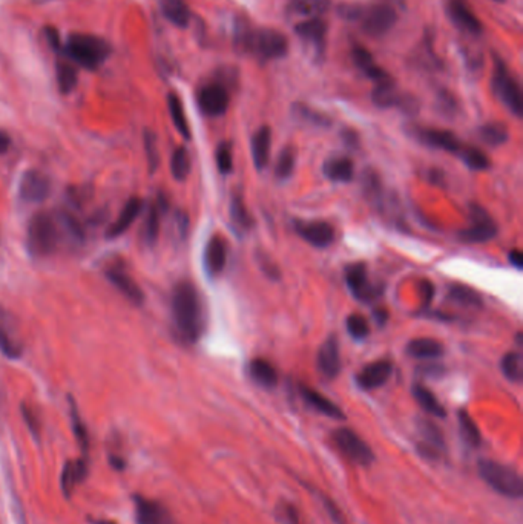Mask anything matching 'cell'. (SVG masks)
<instances>
[{
    "mask_svg": "<svg viewBox=\"0 0 523 524\" xmlns=\"http://www.w3.org/2000/svg\"><path fill=\"white\" fill-rule=\"evenodd\" d=\"M235 47L242 54L260 60L281 58L289 51L287 37L272 28H252L246 22H238L235 29Z\"/></svg>",
    "mask_w": 523,
    "mask_h": 524,
    "instance_id": "2",
    "label": "cell"
},
{
    "mask_svg": "<svg viewBox=\"0 0 523 524\" xmlns=\"http://www.w3.org/2000/svg\"><path fill=\"white\" fill-rule=\"evenodd\" d=\"M324 175L333 183H350L354 175L353 161L348 157H331L324 163Z\"/></svg>",
    "mask_w": 523,
    "mask_h": 524,
    "instance_id": "30",
    "label": "cell"
},
{
    "mask_svg": "<svg viewBox=\"0 0 523 524\" xmlns=\"http://www.w3.org/2000/svg\"><path fill=\"white\" fill-rule=\"evenodd\" d=\"M106 278L109 279V283L117 288V290L131 301L135 305H141L145 302V293L140 288V285L135 283L132 276L129 273L120 267H111L106 270Z\"/></svg>",
    "mask_w": 523,
    "mask_h": 524,
    "instance_id": "23",
    "label": "cell"
},
{
    "mask_svg": "<svg viewBox=\"0 0 523 524\" xmlns=\"http://www.w3.org/2000/svg\"><path fill=\"white\" fill-rule=\"evenodd\" d=\"M58 219L47 212H40L31 218L26 232L28 252L36 257L51 255L58 246Z\"/></svg>",
    "mask_w": 523,
    "mask_h": 524,
    "instance_id": "4",
    "label": "cell"
},
{
    "mask_svg": "<svg viewBox=\"0 0 523 524\" xmlns=\"http://www.w3.org/2000/svg\"><path fill=\"white\" fill-rule=\"evenodd\" d=\"M231 221L238 233H246L252 229L253 219L249 215L244 200L238 193H235L231 201Z\"/></svg>",
    "mask_w": 523,
    "mask_h": 524,
    "instance_id": "36",
    "label": "cell"
},
{
    "mask_svg": "<svg viewBox=\"0 0 523 524\" xmlns=\"http://www.w3.org/2000/svg\"><path fill=\"white\" fill-rule=\"evenodd\" d=\"M258 261H260L261 269H263L264 273H266L267 276H272V278H275V279L279 278V271H278V269L275 267L274 264H272V261H269V257H267L266 255H263V257L258 256Z\"/></svg>",
    "mask_w": 523,
    "mask_h": 524,
    "instance_id": "54",
    "label": "cell"
},
{
    "mask_svg": "<svg viewBox=\"0 0 523 524\" xmlns=\"http://www.w3.org/2000/svg\"><path fill=\"white\" fill-rule=\"evenodd\" d=\"M412 392H413V397L416 399V402H418L419 406L426 413L435 415V417H439V419H444V417L446 415L445 408L442 406L441 402L437 400L435 394L427 388V386H423L422 383H414L413 388H412Z\"/></svg>",
    "mask_w": 523,
    "mask_h": 524,
    "instance_id": "35",
    "label": "cell"
},
{
    "mask_svg": "<svg viewBox=\"0 0 523 524\" xmlns=\"http://www.w3.org/2000/svg\"><path fill=\"white\" fill-rule=\"evenodd\" d=\"M479 475L491 489L508 498H520L523 495V482L520 474L511 466L494 460H479Z\"/></svg>",
    "mask_w": 523,
    "mask_h": 524,
    "instance_id": "5",
    "label": "cell"
},
{
    "mask_svg": "<svg viewBox=\"0 0 523 524\" xmlns=\"http://www.w3.org/2000/svg\"><path fill=\"white\" fill-rule=\"evenodd\" d=\"M293 229L301 239H304L307 244L315 248H327L336 239L335 227L327 221H304V219H297L293 223Z\"/></svg>",
    "mask_w": 523,
    "mask_h": 524,
    "instance_id": "12",
    "label": "cell"
},
{
    "mask_svg": "<svg viewBox=\"0 0 523 524\" xmlns=\"http://www.w3.org/2000/svg\"><path fill=\"white\" fill-rule=\"evenodd\" d=\"M458 420H459L460 436L462 438H464V442L471 447L481 446L482 436H481L479 427H477L474 419L468 414V411H465V409H460V411L458 413Z\"/></svg>",
    "mask_w": 523,
    "mask_h": 524,
    "instance_id": "37",
    "label": "cell"
},
{
    "mask_svg": "<svg viewBox=\"0 0 523 524\" xmlns=\"http://www.w3.org/2000/svg\"><path fill=\"white\" fill-rule=\"evenodd\" d=\"M252 159L258 170H264L270 161L272 150V131L269 126H261L252 136Z\"/></svg>",
    "mask_w": 523,
    "mask_h": 524,
    "instance_id": "28",
    "label": "cell"
},
{
    "mask_svg": "<svg viewBox=\"0 0 523 524\" xmlns=\"http://www.w3.org/2000/svg\"><path fill=\"white\" fill-rule=\"evenodd\" d=\"M71 422H72V431L74 436L77 438V442L81 447L83 454H88L89 450V437H88V431L85 428V423L81 422L80 414L77 411V406L74 405V402L71 404Z\"/></svg>",
    "mask_w": 523,
    "mask_h": 524,
    "instance_id": "49",
    "label": "cell"
},
{
    "mask_svg": "<svg viewBox=\"0 0 523 524\" xmlns=\"http://www.w3.org/2000/svg\"><path fill=\"white\" fill-rule=\"evenodd\" d=\"M358 20L361 26L371 37H382L396 25L398 14L389 3L362 5Z\"/></svg>",
    "mask_w": 523,
    "mask_h": 524,
    "instance_id": "8",
    "label": "cell"
},
{
    "mask_svg": "<svg viewBox=\"0 0 523 524\" xmlns=\"http://www.w3.org/2000/svg\"><path fill=\"white\" fill-rule=\"evenodd\" d=\"M196 102L204 116L221 117L229 108V90L221 81H212L200 88L196 94Z\"/></svg>",
    "mask_w": 523,
    "mask_h": 524,
    "instance_id": "10",
    "label": "cell"
},
{
    "mask_svg": "<svg viewBox=\"0 0 523 524\" xmlns=\"http://www.w3.org/2000/svg\"><path fill=\"white\" fill-rule=\"evenodd\" d=\"M352 57H353L354 65L358 66L359 70L364 74H366L368 79L375 80L376 83L390 79V75L387 74V71H384L382 68L376 63V60L373 58V56H371L370 52L364 47L356 45V47L352 49Z\"/></svg>",
    "mask_w": 523,
    "mask_h": 524,
    "instance_id": "32",
    "label": "cell"
},
{
    "mask_svg": "<svg viewBox=\"0 0 523 524\" xmlns=\"http://www.w3.org/2000/svg\"><path fill=\"white\" fill-rule=\"evenodd\" d=\"M494 2H505V0H494Z\"/></svg>",
    "mask_w": 523,
    "mask_h": 524,
    "instance_id": "64",
    "label": "cell"
},
{
    "mask_svg": "<svg viewBox=\"0 0 523 524\" xmlns=\"http://www.w3.org/2000/svg\"><path fill=\"white\" fill-rule=\"evenodd\" d=\"M172 317L177 333L186 344H195L204 330L200 293L189 280H181L172 292Z\"/></svg>",
    "mask_w": 523,
    "mask_h": 524,
    "instance_id": "1",
    "label": "cell"
},
{
    "mask_svg": "<svg viewBox=\"0 0 523 524\" xmlns=\"http://www.w3.org/2000/svg\"><path fill=\"white\" fill-rule=\"evenodd\" d=\"M63 51L72 63L86 70H97L109 57L111 47L97 35L72 34L66 40Z\"/></svg>",
    "mask_w": 523,
    "mask_h": 524,
    "instance_id": "3",
    "label": "cell"
},
{
    "mask_svg": "<svg viewBox=\"0 0 523 524\" xmlns=\"http://www.w3.org/2000/svg\"><path fill=\"white\" fill-rule=\"evenodd\" d=\"M51 192V181L39 170H28L19 184L20 198L26 203H42Z\"/></svg>",
    "mask_w": 523,
    "mask_h": 524,
    "instance_id": "18",
    "label": "cell"
},
{
    "mask_svg": "<svg viewBox=\"0 0 523 524\" xmlns=\"http://www.w3.org/2000/svg\"><path fill=\"white\" fill-rule=\"evenodd\" d=\"M0 351L10 359H19L24 353V345L17 338L16 328L2 308H0Z\"/></svg>",
    "mask_w": 523,
    "mask_h": 524,
    "instance_id": "25",
    "label": "cell"
},
{
    "mask_svg": "<svg viewBox=\"0 0 523 524\" xmlns=\"http://www.w3.org/2000/svg\"><path fill=\"white\" fill-rule=\"evenodd\" d=\"M249 374L252 377V381L263 386V388H274L278 383V371L266 359L256 358L250 360Z\"/></svg>",
    "mask_w": 523,
    "mask_h": 524,
    "instance_id": "33",
    "label": "cell"
},
{
    "mask_svg": "<svg viewBox=\"0 0 523 524\" xmlns=\"http://www.w3.org/2000/svg\"><path fill=\"white\" fill-rule=\"evenodd\" d=\"M94 524H114L112 521H103V520H100V521H94Z\"/></svg>",
    "mask_w": 523,
    "mask_h": 524,
    "instance_id": "63",
    "label": "cell"
},
{
    "mask_svg": "<svg viewBox=\"0 0 523 524\" xmlns=\"http://www.w3.org/2000/svg\"><path fill=\"white\" fill-rule=\"evenodd\" d=\"M479 136L483 143L488 144V146L497 148L508 141V138H510V132H508V127L504 123L491 121V123L483 125L479 129Z\"/></svg>",
    "mask_w": 523,
    "mask_h": 524,
    "instance_id": "38",
    "label": "cell"
},
{
    "mask_svg": "<svg viewBox=\"0 0 523 524\" xmlns=\"http://www.w3.org/2000/svg\"><path fill=\"white\" fill-rule=\"evenodd\" d=\"M77 80L79 75L77 71L72 63L65 62V60H60L57 63V83L60 88V93L63 94H70L74 90V88L77 86Z\"/></svg>",
    "mask_w": 523,
    "mask_h": 524,
    "instance_id": "44",
    "label": "cell"
},
{
    "mask_svg": "<svg viewBox=\"0 0 523 524\" xmlns=\"http://www.w3.org/2000/svg\"><path fill=\"white\" fill-rule=\"evenodd\" d=\"M492 90L500 98L508 111L513 112L515 117H522L523 113V98L517 80L508 70V66L500 58L494 60V71H492Z\"/></svg>",
    "mask_w": 523,
    "mask_h": 524,
    "instance_id": "6",
    "label": "cell"
},
{
    "mask_svg": "<svg viewBox=\"0 0 523 524\" xmlns=\"http://www.w3.org/2000/svg\"><path fill=\"white\" fill-rule=\"evenodd\" d=\"M445 353L444 345L441 342L431 338H418L413 339L407 344V354L414 359L430 360L442 358Z\"/></svg>",
    "mask_w": 523,
    "mask_h": 524,
    "instance_id": "29",
    "label": "cell"
},
{
    "mask_svg": "<svg viewBox=\"0 0 523 524\" xmlns=\"http://www.w3.org/2000/svg\"><path fill=\"white\" fill-rule=\"evenodd\" d=\"M160 8L163 16L173 26L186 28L191 22V10H189L186 0H160Z\"/></svg>",
    "mask_w": 523,
    "mask_h": 524,
    "instance_id": "34",
    "label": "cell"
},
{
    "mask_svg": "<svg viewBox=\"0 0 523 524\" xmlns=\"http://www.w3.org/2000/svg\"><path fill=\"white\" fill-rule=\"evenodd\" d=\"M331 0H289L286 5V13L290 17L302 20L322 17L330 10Z\"/></svg>",
    "mask_w": 523,
    "mask_h": 524,
    "instance_id": "26",
    "label": "cell"
},
{
    "mask_svg": "<svg viewBox=\"0 0 523 524\" xmlns=\"http://www.w3.org/2000/svg\"><path fill=\"white\" fill-rule=\"evenodd\" d=\"M390 2L395 5H404V0H390Z\"/></svg>",
    "mask_w": 523,
    "mask_h": 524,
    "instance_id": "62",
    "label": "cell"
},
{
    "mask_svg": "<svg viewBox=\"0 0 523 524\" xmlns=\"http://www.w3.org/2000/svg\"><path fill=\"white\" fill-rule=\"evenodd\" d=\"M469 221L471 223L467 229L459 232L460 241L481 244V242H488L497 237L499 230L494 219L479 204H471V207H469Z\"/></svg>",
    "mask_w": 523,
    "mask_h": 524,
    "instance_id": "9",
    "label": "cell"
},
{
    "mask_svg": "<svg viewBox=\"0 0 523 524\" xmlns=\"http://www.w3.org/2000/svg\"><path fill=\"white\" fill-rule=\"evenodd\" d=\"M508 260H510V264L513 265V267H515L517 270L523 269V253L520 252V250H511L510 255H508Z\"/></svg>",
    "mask_w": 523,
    "mask_h": 524,
    "instance_id": "55",
    "label": "cell"
},
{
    "mask_svg": "<svg viewBox=\"0 0 523 524\" xmlns=\"http://www.w3.org/2000/svg\"><path fill=\"white\" fill-rule=\"evenodd\" d=\"M279 514H283L284 524H299L297 509H295L292 505H286L281 511H279Z\"/></svg>",
    "mask_w": 523,
    "mask_h": 524,
    "instance_id": "53",
    "label": "cell"
},
{
    "mask_svg": "<svg viewBox=\"0 0 523 524\" xmlns=\"http://www.w3.org/2000/svg\"><path fill=\"white\" fill-rule=\"evenodd\" d=\"M347 331L350 336L356 340H364L368 338L370 334V325L367 319L361 315H350L347 317Z\"/></svg>",
    "mask_w": 523,
    "mask_h": 524,
    "instance_id": "48",
    "label": "cell"
},
{
    "mask_svg": "<svg viewBox=\"0 0 523 524\" xmlns=\"http://www.w3.org/2000/svg\"><path fill=\"white\" fill-rule=\"evenodd\" d=\"M345 283L350 293L362 302L373 301L384 292V287H379L368 279L367 267L364 262L348 265L345 269Z\"/></svg>",
    "mask_w": 523,
    "mask_h": 524,
    "instance_id": "11",
    "label": "cell"
},
{
    "mask_svg": "<svg viewBox=\"0 0 523 524\" xmlns=\"http://www.w3.org/2000/svg\"><path fill=\"white\" fill-rule=\"evenodd\" d=\"M422 290H423V302H426V305H428V303L431 302V298H433V294H435V287L430 283V280H423Z\"/></svg>",
    "mask_w": 523,
    "mask_h": 524,
    "instance_id": "56",
    "label": "cell"
},
{
    "mask_svg": "<svg viewBox=\"0 0 523 524\" xmlns=\"http://www.w3.org/2000/svg\"><path fill=\"white\" fill-rule=\"evenodd\" d=\"M109 463H111V466H112L114 469H117V470L125 469V460H121V459H118V457H114V455L109 459Z\"/></svg>",
    "mask_w": 523,
    "mask_h": 524,
    "instance_id": "61",
    "label": "cell"
},
{
    "mask_svg": "<svg viewBox=\"0 0 523 524\" xmlns=\"http://www.w3.org/2000/svg\"><path fill=\"white\" fill-rule=\"evenodd\" d=\"M299 394L302 400H304L310 408H313L315 411H318L320 414H324L330 417V419H336V420L345 419V414L343 413V409H341L335 402H331L330 399L322 396L320 391L310 388V386L307 385H299Z\"/></svg>",
    "mask_w": 523,
    "mask_h": 524,
    "instance_id": "24",
    "label": "cell"
},
{
    "mask_svg": "<svg viewBox=\"0 0 523 524\" xmlns=\"http://www.w3.org/2000/svg\"><path fill=\"white\" fill-rule=\"evenodd\" d=\"M331 442L344 457L358 466L367 468L375 461L371 447L350 428H338L331 432Z\"/></svg>",
    "mask_w": 523,
    "mask_h": 524,
    "instance_id": "7",
    "label": "cell"
},
{
    "mask_svg": "<svg viewBox=\"0 0 523 524\" xmlns=\"http://www.w3.org/2000/svg\"><path fill=\"white\" fill-rule=\"evenodd\" d=\"M160 214L162 209L157 206V204H153L149 207V214L146 219V239L149 242H155L158 238V233H160Z\"/></svg>",
    "mask_w": 523,
    "mask_h": 524,
    "instance_id": "50",
    "label": "cell"
},
{
    "mask_svg": "<svg viewBox=\"0 0 523 524\" xmlns=\"http://www.w3.org/2000/svg\"><path fill=\"white\" fill-rule=\"evenodd\" d=\"M371 100H373V103L381 109H389L393 108V106H399V108L410 112L418 111V103H416L414 98L410 95L403 97V94L396 89L391 79L376 83L373 93H371Z\"/></svg>",
    "mask_w": 523,
    "mask_h": 524,
    "instance_id": "13",
    "label": "cell"
},
{
    "mask_svg": "<svg viewBox=\"0 0 523 524\" xmlns=\"http://www.w3.org/2000/svg\"><path fill=\"white\" fill-rule=\"evenodd\" d=\"M145 149H146L149 170L150 173H154L157 170L158 163H160V155H158V146H157V138L154 132H150V131L145 132Z\"/></svg>",
    "mask_w": 523,
    "mask_h": 524,
    "instance_id": "51",
    "label": "cell"
},
{
    "mask_svg": "<svg viewBox=\"0 0 523 524\" xmlns=\"http://www.w3.org/2000/svg\"><path fill=\"white\" fill-rule=\"evenodd\" d=\"M292 111H293V116L299 118L301 121H304V123L313 125V126H322V127L330 126V120H329L327 116H324V113L318 112L312 108H309V106L302 104V103L293 104Z\"/></svg>",
    "mask_w": 523,
    "mask_h": 524,
    "instance_id": "46",
    "label": "cell"
},
{
    "mask_svg": "<svg viewBox=\"0 0 523 524\" xmlns=\"http://www.w3.org/2000/svg\"><path fill=\"white\" fill-rule=\"evenodd\" d=\"M413 135L428 148L448 152V154L454 155H459V152L464 148V143H460L456 135L450 131H444V129L418 127L413 131Z\"/></svg>",
    "mask_w": 523,
    "mask_h": 524,
    "instance_id": "15",
    "label": "cell"
},
{
    "mask_svg": "<svg viewBox=\"0 0 523 524\" xmlns=\"http://www.w3.org/2000/svg\"><path fill=\"white\" fill-rule=\"evenodd\" d=\"M316 367L325 379H335L341 373L339 342L335 336L324 340L316 356Z\"/></svg>",
    "mask_w": 523,
    "mask_h": 524,
    "instance_id": "21",
    "label": "cell"
},
{
    "mask_svg": "<svg viewBox=\"0 0 523 524\" xmlns=\"http://www.w3.org/2000/svg\"><path fill=\"white\" fill-rule=\"evenodd\" d=\"M204 269L209 276L215 278L221 275L227 262V242L221 235H214L204 248Z\"/></svg>",
    "mask_w": 523,
    "mask_h": 524,
    "instance_id": "22",
    "label": "cell"
},
{
    "mask_svg": "<svg viewBox=\"0 0 523 524\" xmlns=\"http://www.w3.org/2000/svg\"><path fill=\"white\" fill-rule=\"evenodd\" d=\"M47 37H48V40L51 43V47L54 48V49H57L58 45H60V39H58V34H57L56 29L54 28H48L47 29Z\"/></svg>",
    "mask_w": 523,
    "mask_h": 524,
    "instance_id": "60",
    "label": "cell"
},
{
    "mask_svg": "<svg viewBox=\"0 0 523 524\" xmlns=\"http://www.w3.org/2000/svg\"><path fill=\"white\" fill-rule=\"evenodd\" d=\"M446 16L460 31L471 35H479L483 31L481 20L477 19L471 6L467 3V0H448L446 2Z\"/></svg>",
    "mask_w": 523,
    "mask_h": 524,
    "instance_id": "17",
    "label": "cell"
},
{
    "mask_svg": "<svg viewBox=\"0 0 523 524\" xmlns=\"http://www.w3.org/2000/svg\"><path fill=\"white\" fill-rule=\"evenodd\" d=\"M295 33L313 51L316 58L324 54L325 42H327V24L322 20V17L299 22L295 28Z\"/></svg>",
    "mask_w": 523,
    "mask_h": 524,
    "instance_id": "16",
    "label": "cell"
},
{
    "mask_svg": "<svg viewBox=\"0 0 523 524\" xmlns=\"http://www.w3.org/2000/svg\"><path fill=\"white\" fill-rule=\"evenodd\" d=\"M217 167L221 175H229L233 170V152L229 141H221L215 150Z\"/></svg>",
    "mask_w": 523,
    "mask_h": 524,
    "instance_id": "47",
    "label": "cell"
},
{
    "mask_svg": "<svg viewBox=\"0 0 523 524\" xmlns=\"http://www.w3.org/2000/svg\"><path fill=\"white\" fill-rule=\"evenodd\" d=\"M134 506L137 524H175L166 507L155 500L134 495Z\"/></svg>",
    "mask_w": 523,
    "mask_h": 524,
    "instance_id": "19",
    "label": "cell"
},
{
    "mask_svg": "<svg viewBox=\"0 0 523 524\" xmlns=\"http://www.w3.org/2000/svg\"><path fill=\"white\" fill-rule=\"evenodd\" d=\"M373 317L375 321L379 326H382L387 324V321H389V311H387L385 308H376L373 311Z\"/></svg>",
    "mask_w": 523,
    "mask_h": 524,
    "instance_id": "58",
    "label": "cell"
},
{
    "mask_svg": "<svg viewBox=\"0 0 523 524\" xmlns=\"http://www.w3.org/2000/svg\"><path fill=\"white\" fill-rule=\"evenodd\" d=\"M22 414H24V420L26 423L28 429L33 432V436L34 437L39 436V431H40L39 420H37V415L33 413V409L24 405V406H22Z\"/></svg>",
    "mask_w": 523,
    "mask_h": 524,
    "instance_id": "52",
    "label": "cell"
},
{
    "mask_svg": "<svg viewBox=\"0 0 523 524\" xmlns=\"http://www.w3.org/2000/svg\"><path fill=\"white\" fill-rule=\"evenodd\" d=\"M343 140L348 148H356L359 144L358 135H356V132H353V131H344L343 132Z\"/></svg>",
    "mask_w": 523,
    "mask_h": 524,
    "instance_id": "57",
    "label": "cell"
},
{
    "mask_svg": "<svg viewBox=\"0 0 523 524\" xmlns=\"http://www.w3.org/2000/svg\"><path fill=\"white\" fill-rule=\"evenodd\" d=\"M86 477H88V461L85 457L66 461V465L62 470V477H60V488H62L63 495L66 498H71L74 489L77 488L80 483L85 482Z\"/></svg>",
    "mask_w": 523,
    "mask_h": 524,
    "instance_id": "27",
    "label": "cell"
},
{
    "mask_svg": "<svg viewBox=\"0 0 523 524\" xmlns=\"http://www.w3.org/2000/svg\"><path fill=\"white\" fill-rule=\"evenodd\" d=\"M393 373V363L390 360H376L364 367L358 376H356V383L364 391H371L376 388H381L382 385L389 382V379Z\"/></svg>",
    "mask_w": 523,
    "mask_h": 524,
    "instance_id": "20",
    "label": "cell"
},
{
    "mask_svg": "<svg viewBox=\"0 0 523 524\" xmlns=\"http://www.w3.org/2000/svg\"><path fill=\"white\" fill-rule=\"evenodd\" d=\"M171 172L177 181H185L191 173V157L186 148H177L171 159Z\"/></svg>",
    "mask_w": 523,
    "mask_h": 524,
    "instance_id": "45",
    "label": "cell"
},
{
    "mask_svg": "<svg viewBox=\"0 0 523 524\" xmlns=\"http://www.w3.org/2000/svg\"><path fill=\"white\" fill-rule=\"evenodd\" d=\"M143 210V203L140 198H131L127 203L126 206L123 207V210L120 212V215L117 216L116 221L112 223V225L109 227L108 230V238H117L120 237V235H123L129 227L132 225V223L137 219V216L141 214Z\"/></svg>",
    "mask_w": 523,
    "mask_h": 524,
    "instance_id": "31",
    "label": "cell"
},
{
    "mask_svg": "<svg viewBox=\"0 0 523 524\" xmlns=\"http://www.w3.org/2000/svg\"><path fill=\"white\" fill-rule=\"evenodd\" d=\"M500 370L510 382L519 383L523 377V359L517 351L506 353L500 360Z\"/></svg>",
    "mask_w": 523,
    "mask_h": 524,
    "instance_id": "41",
    "label": "cell"
},
{
    "mask_svg": "<svg viewBox=\"0 0 523 524\" xmlns=\"http://www.w3.org/2000/svg\"><path fill=\"white\" fill-rule=\"evenodd\" d=\"M418 431L421 434V443H418V451L427 460H439L445 454V438L436 424L430 420L421 419L418 422Z\"/></svg>",
    "mask_w": 523,
    "mask_h": 524,
    "instance_id": "14",
    "label": "cell"
},
{
    "mask_svg": "<svg viewBox=\"0 0 523 524\" xmlns=\"http://www.w3.org/2000/svg\"><path fill=\"white\" fill-rule=\"evenodd\" d=\"M295 164H297V150L292 146H286L276 158L275 164V175L278 180H289L295 170Z\"/></svg>",
    "mask_w": 523,
    "mask_h": 524,
    "instance_id": "43",
    "label": "cell"
},
{
    "mask_svg": "<svg viewBox=\"0 0 523 524\" xmlns=\"http://www.w3.org/2000/svg\"><path fill=\"white\" fill-rule=\"evenodd\" d=\"M168 108H169L172 123H173V126H175L177 131L181 135H183L186 140L191 138V129H189V123H187V118H186V113H185L183 103H181V100H180L177 94H169Z\"/></svg>",
    "mask_w": 523,
    "mask_h": 524,
    "instance_id": "39",
    "label": "cell"
},
{
    "mask_svg": "<svg viewBox=\"0 0 523 524\" xmlns=\"http://www.w3.org/2000/svg\"><path fill=\"white\" fill-rule=\"evenodd\" d=\"M458 157L462 159V161H464V164L468 167V169L476 170V172L487 170L490 167V158L485 155L481 149L473 148V146H465L464 144V148H462Z\"/></svg>",
    "mask_w": 523,
    "mask_h": 524,
    "instance_id": "42",
    "label": "cell"
},
{
    "mask_svg": "<svg viewBox=\"0 0 523 524\" xmlns=\"http://www.w3.org/2000/svg\"><path fill=\"white\" fill-rule=\"evenodd\" d=\"M11 146V136L5 131H0V154H5Z\"/></svg>",
    "mask_w": 523,
    "mask_h": 524,
    "instance_id": "59",
    "label": "cell"
},
{
    "mask_svg": "<svg viewBox=\"0 0 523 524\" xmlns=\"http://www.w3.org/2000/svg\"><path fill=\"white\" fill-rule=\"evenodd\" d=\"M448 301L459 303L462 307H482L483 302L481 294L467 285H451L448 292Z\"/></svg>",
    "mask_w": 523,
    "mask_h": 524,
    "instance_id": "40",
    "label": "cell"
}]
</instances>
